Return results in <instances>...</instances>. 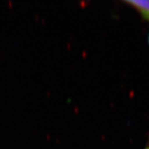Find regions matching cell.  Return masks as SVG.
Segmentation results:
<instances>
[{
    "label": "cell",
    "mask_w": 149,
    "mask_h": 149,
    "mask_svg": "<svg viewBox=\"0 0 149 149\" xmlns=\"http://www.w3.org/2000/svg\"><path fill=\"white\" fill-rule=\"evenodd\" d=\"M125 3L133 6L146 20L149 21V0H128Z\"/></svg>",
    "instance_id": "cell-1"
},
{
    "label": "cell",
    "mask_w": 149,
    "mask_h": 149,
    "mask_svg": "<svg viewBox=\"0 0 149 149\" xmlns=\"http://www.w3.org/2000/svg\"><path fill=\"white\" fill-rule=\"evenodd\" d=\"M145 149H149V145L147 147V148H145Z\"/></svg>",
    "instance_id": "cell-2"
},
{
    "label": "cell",
    "mask_w": 149,
    "mask_h": 149,
    "mask_svg": "<svg viewBox=\"0 0 149 149\" xmlns=\"http://www.w3.org/2000/svg\"><path fill=\"white\" fill-rule=\"evenodd\" d=\"M148 42H149V36H148Z\"/></svg>",
    "instance_id": "cell-3"
}]
</instances>
